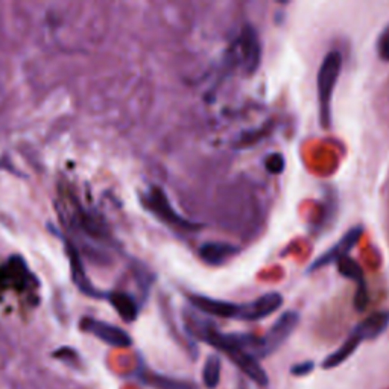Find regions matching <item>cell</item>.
I'll return each instance as SVG.
<instances>
[{"mask_svg": "<svg viewBox=\"0 0 389 389\" xmlns=\"http://www.w3.org/2000/svg\"><path fill=\"white\" fill-rule=\"evenodd\" d=\"M342 70V55L339 51L325 53L323 63L318 70L316 89L318 105H320V123L324 129L332 128V100Z\"/></svg>", "mask_w": 389, "mask_h": 389, "instance_id": "obj_1", "label": "cell"}, {"mask_svg": "<svg viewBox=\"0 0 389 389\" xmlns=\"http://www.w3.org/2000/svg\"><path fill=\"white\" fill-rule=\"evenodd\" d=\"M300 324V314L295 310H286L278 316V320L271 325L263 338H260V347L257 357H268L274 354L284 342L289 339L291 334L295 332Z\"/></svg>", "mask_w": 389, "mask_h": 389, "instance_id": "obj_2", "label": "cell"}, {"mask_svg": "<svg viewBox=\"0 0 389 389\" xmlns=\"http://www.w3.org/2000/svg\"><path fill=\"white\" fill-rule=\"evenodd\" d=\"M363 235V227L362 225H356V227L350 228L344 236H342L336 244H334L329 250L324 251L320 257L315 259L310 264L309 269H307V274H312L315 271H320L323 268H325L327 264H332V263H338L341 259L347 257L350 254V251L353 250V248L359 244V240Z\"/></svg>", "mask_w": 389, "mask_h": 389, "instance_id": "obj_3", "label": "cell"}, {"mask_svg": "<svg viewBox=\"0 0 389 389\" xmlns=\"http://www.w3.org/2000/svg\"><path fill=\"white\" fill-rule=\"evenodd\" d=\"M236 55L240 66L246 73H254L260 66L262 60V44L259 40L257 30L246 25L242 29V34L236 42Z\"/></svg>", "mask_w": 389, "mask_h": 389, "instance_id": "obj_4", "label": "cell"}, {"mask_svg": "<svg viewBox=\"0 0 389 389\" xmlns=\"http://www.w3.org/2000/svg\"><path fill=\"white\" fill-rule=\"evenodd\" d=\"M81 329L116 348H127L132 344L129 334L122 330L120 327L95 320V318H84L81 321Z\"/></svg>", "mask_w": 389, "mask_h": 389, "instance_id": "obj_5", "label": "cell"}, {"mask_svg": "<svg viewBox=\"0 0 389 389\" xmlns=\"http://www.w3.org/2000/svg\"><path fill=\"white\" fill-rule=\"evenodd\" d=\"M338 272L348 280H352V282L356 283V293H354V307L357 312H363L365 309L368 306V289H367V280H365V274H363V269L359 263H357L354 259L347 257L341 259L338 263Z\"/></svg>", "mask_w": 389, "mask_h": 389, "instance_id": "obj_6", "label": "cell"}, {"mask_svg": "<svg viewBox=\"0 0 389 389\" xmlns=\"http://www.w3.org/2000/svg\"><path fill=\"white\" fill-rule=\"evenodd\" d=\"M283 295L280 292H268L262 297L255 298L251 302L242 305V312H240V321H260L268 318L269 315L275 314L277 310L283 306Z\"/></svg>", "mask_w": 389, "mask_h": 389, "instance_id": "obj_7", "label": "cell"}, {"mask_svg": "<svg viewBox=\"0 0 389 389\" xmlns=\"http://www.w3.org/2000/svg\"><path fill=\"white\" fill-rule=\"evenodd\" d=\"M189 300L194 309H198L199 312L210 316L227 318V320H239L240 312H242V305L204 297V295H190Z\"/></svg>", "mask_w": 389, "mask_h": 389, "instance_id": "obj_8", "label": "cell"}, {"mask_svg": "<svg viewBox=\"0 0 389 389\" xmlns=\"http://www.w3.org/2000/svg\"><path fill=\"white\" fill-rule=\"evenodd\" d=\"M228 359L236 365V367L244 372V374L253 380L255 385L259 386H268L269 377L266 374V371L263 370V367L259 362V357H255L253 353L246 352V350H231L227 353Z\"/></svg>", "mask_w": 389, "mask_h": 389, "instance_id": "obj_9", "label": "cell"}, {"mask_svg": "<svg viewBox=\"0 0 389 389\" xmlns=\"http://www.w3.org/2000/svg\"><path fill=\"white\" fill-rule=\"evenodd\" d=\"M147 207H150L152 212L157 215L160 219H163L168 224H172L175 227L180 228H190L192 224L188 222L178 215L175 210L170 206V202L166 197V193L159 188H152L147 193Z\"/></svg>", "mask_w": 389, "mask_h": 389, "instance_id": "obj_10", "label": "cell"}, {"mask_svg": "<svg viewBox=\"0 0 389 389\" xmlns=\"http://www.w3.org/2000/svg\"><path fill=\"white\" fill-rule=\"evenodd\" d=\"M389 327V310H379L357 324L353 332L363 341L377 339Z\"/></svg>", "mask_w": 389, "mask_h": 389, "instance_id": "obj_11", "label": "cell"}, {"mask_svg": "<svg viewBox=\"0 0 389 389\" xmlns=\"http://www.w3.org/2000/svg\"><path fill=\"white\" fill-rule=\"evenodd\" d=\"M239 251H240L239 248L233 244L208 242L201 246L199 255L207 264H212V266H221V264L227 263L233 257H236Z\"/></svg>", "mask_w": 389, "mask_h": 389, "instance_id": "obj_12", "label": "cell"}, {"mask_svg": "<svg viewBox=\"0 0 389 389\" xmlns=\"http://www.w3.org/2000/svg\"><path fill=\"white\" fill-rule=\"evenodd\" d=\"M361 344H362V339L357 336L354 332H352L348 334V338L344 342H342L339 348H336L333 353H330L329 356L325 357V359L321 363V367L324 370L338 368L339 365L347 362L350 357H352L356 353V350L359 348Z\"/></svg>", "mask_w": 389, "mask_h": 389, "instance_id": "obj_13", "label": "cell"}, {"mask_svg": "<svg viewBox=\"0 0 389 389\" xmlns=\"http://www.w3.org/2000/svg\"><path fill=\"white\" fill-rule=\"evenodd\" d=\"M108 300L111 301L113 307L118 310V314L122 316V320H125L128 323L136 320L138 315V306L131 295L122 292H113L111 295H108Z\"/></svg>", "mask_w": 389, "mask_h": 389, "instance_id": "obj_14", "label": "cell"}, {"mask_svg": "<svg viewBox=\"0 0 389 389\" xmlns=\"http://www.w3.org/2000/svg\"><path fill=\"white\" fill-rule=\"evenodd\" d=\"M221 371H222V361L217 354H212L207 357L202 368V383L207 389H216L221 382Z\"/></svg>", "mask_w": 389, "mask_h": 389, "instance_id": "obj_15", "label": "cell"}, {"mask_svg": "<svg viewBox=\"0 0 389 389\" xmlns=\"http://www.w3.org/2000/svg\"><path fill=\"white\" fill-rule=\"evenodd\" d=\"M145 382L154 389H198V386L193 385L192 382H186V380L155 374V372H152V374H150V376H146Z\"/></svg>", "mask_w": 389, "mask_h": 389, "instance_id": "obj_16", "label": "cell"}, {"mask_svg": "<svg viewBox=\"0 0 389 389\" xmlns=\"http://www.w3.org/2000/svg\"><path fill=\"white\" fill-rule=\"evenodd\" d=\"M70 264H72L73 278H75V283L78 284V287H80L84 293L93 295V297H99L96 291L93 289V286H90V283L87 282V277H85V272L82 269V263L72 248H70Z\"/></svg>", "mask_w": 389, "mask_h": 389, "instance_id": "obj_17", "label": "cell"}, {"mask_svg": "<svg viewBox=\"0 0 389 389\" xmlns=\"http://www.w3.org/2000/svg\"><path fill=\"white\" fill-rule=\"evenodd\" d=\"M264 168H266L268 172L272 175L283 174L284 168H286L284 155L280 152H272V154L266 155V159H264Z\"/></svg>", "mask_w": 389, "mask_h": 389, "instance_id": "obj_18", "label": "cell"}, {"mask_svg": "<svg viewBox=\"0 0 389 389\" xmlns=\"http://www.w3.org/2000/svg\"><path fill=\"white\" fill-rule=\"evenodd\" d=\"M377 55L380 60H383L385 63H389V26L383 29V33L379 35L377 40Z\"/></svg>", "mask_w": 389, "mask_h": 389, "instance_id": "obj_19", "label": "cell"}, {"mask_svg": "<svg viewBox=\"0 0 389 389\" xmlns=\"http://www.w3.org/2000/svg\"><path fill=\"white\" fill-rule=\"evenodd\" d=\"M316 363L314 361H302L291 367V374L295 377H306L315 371Z\"/></svg>", "mask_w": 389, "mask_h": 389, "instance_id": "obj_20", "label": "cell"}, {"mask_svg": "<svg viewBox=\"0 0 389 389\" xmlns=\"http://www.w3.org/2000/svg\"><path fill=\"white\" fill-rule=\"evenodd\" d=\"M239 389H246V388H245V386H244V385H242V386H240V388H239Z\"/></svg>", "mask_w": 389, "mask_h": 389, "instance_id": "obj_21", "label": "cell"}]
</instances>
